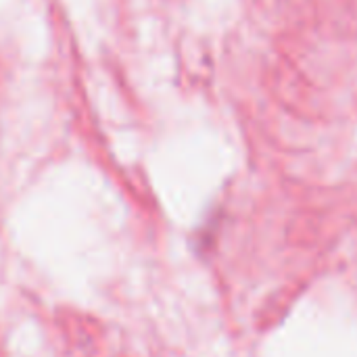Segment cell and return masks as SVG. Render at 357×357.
Returning a JSON list of instances; mask_svg holds the SVG:
<instances>
[]
</instances>
